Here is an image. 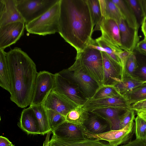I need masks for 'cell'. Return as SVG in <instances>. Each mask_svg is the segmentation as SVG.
I'll return each instance as SVG.
<instances>
[{"instance_id":"obj_1","label":"cell","mask_w":146,"mask_h":146,"mask_svg":"<svg viewBox=\"0 0 146 146\" xmlns=\"http://www.w3.org/2000/svg\"><path fill=\"white\" fill-rule=\"evenodd\" d=\"M58 33L77 53L91 42L94 26L88 0H60Z\"/></svg>"},{"instance_id":"obj_2","label":"cell","mask_w":146,"mask_h":146,"mask_svg":"<svg viewBox=\"0 0 146 146\" xmlns=\"http://www.w3.org/2000/svg\"><path fill=\"white\" fill-rule=\"evenodd\" d=\"M9 72L11 100L24 108L30 106L38 72L36 65L21 49L15 47L6 53Z\"/></svg>"},{"instance_id":"obj_3","label":"cell","mask_w":146,"mask_h":146,"mask_svg":"<svg viewBox=\"0 0 146 146\" xmlns=\"http://www.w3.org/2000/svg\"><path fill=\"white\" fill-rule=\"evenodd\" d=\"M74 62L95 80L99 86L102 84L104 69L101 51L88 46L77 53Z\"/></svg>"},{"instance_id":"obj_4","label":"cell","mask_w":146,"mask_h":146,"mask_svg":"<svg viewBox=\"0 0 146 146\" xmlns=\"http://www.w3.org/2000/svg\"><path fill=\"white\" fill-rule=\"evenodd\" d=\"M60 1L46 12L28 24L25 28L29 33L45 36L59 32Z\"/></svg>"},{"instance_id":"obj_5","label":"cell","mask_w":146,"mask_h":146,"mask_svg":"<svg viewBox=\"0 0 146 146\" xmlns=\"http://www.w3.org/2000/svg\"><path fill=\"white\" fill-rule=\"evenodd\" d=\"M52 90L69 99L79 106H83L88 100L78 84L72 79L59 72L55 74Z\"/></svg>"},{"instance_id":"obj_6","label":"cell","mask_w":146,"mask_h":146,"mask_svg":"<svg viewBox=\"0 0 146 146\" xmlns=\"http://www.w3.org/2000/svg\"><path fill=\"white\" fill-rule=\"evenodd\" d=\"M17 8L25 24L48 11L59 0H15Z\"/></svg>"},{"instance_id":"obj_7","label":"cell","mask_w":146,"mask_h":146,"mask_svg":"<svg viewBox=\"0 0 146 146\" xmlns=\"http://www.w3.org/2000/svg\"><path fill=\"white\" fill-rule=\"evenodd\" d=\"M58 72L76 82L88 99L92 98L99 87L97 83L75 62L68 68Z\"/></svg>"},{"instance_id":"obj_8","label":"cell","mask_w":146,"mask_h":146,"mask_svg":"<svg viewBox=\"0 0 146 146\" xmlns=\"http://www.w3.org/2000/svg\"><path fill=\"white\" fill-rule=\"evenodd\" d=\"M134 120L130 122L125 127L118 130H111L98 135L87 133L88 139L103 140L107 141L111 146H119L131 141L135 132V123Z\"/></svg>"},{"instance_id":"obj_9","label":"cell","mask_w":146,"mask_h":146,"mask_svg":"<svg viewBox=\"0 0 146 146\" xmlns=\"http://www.w3.org/2000/svg\"><path fill=\"white\" fill-rule=\"evenodd\" d=\"M55 75L46 71L38 72L30 106L42 103L48 93L53 90Z\"/></svg>"},{"instance_id":"obj_10","label":"cell","mask_w":146,"mask_h":146,"mask_svg":"<svg viewBox=\"0 0 146 146\" xmlns=\"http://www.w3.org/2000/svg\"><path fill=\"white\" fill-rule=\"evenodd\" d=\"M42 104L46 110L52 109L65 117L71 110L79 106L69 99L52 90L48 93Z\"/></svg>"},{"instance_id":"obj_11","label":"cell","mask_w":146,"mask_h":146,"mask_svg":"<svg viewBox=\"0 0 146 146\" xmlns=\"http://www.w3.org/2000/svg\"><path fill=\"white\" fill-rule=\"evenodd\" d=\"M25 23L17 22L0 27V49L15 43L24 34Z\"/></svg>"},{"instance_id":"obj_12","label":"cell","mask_w":146,"mask_h":146,"mask_svg":"<svg viewBox=\"0 0 146 146\" xmlns=\"http://www.w3.org/2000/svg\"><path fill=\"white\" fill-rule=\"evenodd\" d=\"M58 138L74 141L86 139L87 132L83 125L73 123L65 121L51 131Z\"/></svg>"},{"instance_id":"obj_13","label":"cell","mask_w":146,"mask_h":146,"mask_svg":"<svg viewBox=\"0 0 146 146\" xmlns=\"http://www.w3.org/2000/svg\"><path fill=\"white\" fill-rule=\"evenodd\" d=\"M97 30L101 31V36L105 40L121 49L119 28L116 21L102 17Z\"/></svg>"},{"instance_id":"obj_14","label":"cell","mask_w":146,"mask_h":146,"mask_svg":"<svg viewBox=\"0 0 146 146\" xmlns=\"http://www.w3.org/2000/svg\"><path fill=\"white\" fill-rule=\"evenodd\" d=\"M101 53L104 69L102 84L114 85L121 80L122 67L106 53Z\"/></svg>"},{"instance_id":"obj_15","label":"cell","mask_w":146,"mask_h":146,"mask_svg":"<svg viewBox=\"0 0 146 146\" xmlns=\"http://www.w3.org/2000/svg\"><path fill=\"white\" fill-rule=\"evenodd\" d=\"M131 105L126 99L121 96L99 99H88L83 107L90 112L95 109L110 107L127 109L130 108Z\"/></svg>"},{"instance_id":"obj_16","label":"cell","mask_w":146,"mask_h":146,"mask_svg":"<svg viewBox=\"0 0 146 146\" xmlns=\"http://www.w3.org/2000/svg\"><path fill=\"white\" fill-rule=\"evenodd\" d=\"M17 22L25 23L15 0H0V27Z\"/></svg>"},{"instance_id":"obj_17","label":"cell","mask_w":146,"mask_h":146,"mask_svg":"<svg viewBox=\"0 0 146 146\" xmlns=\"http://www.w3.org/2000/svg\"><path fill=\"white\" fill-rule=\"evenodd\" d=\"M117 23L120 31L121 49L123 50L133 52L139 41L138 29L135 30L129 28L123 19Z\"/></svg>"},{"instance_id":"obj_18","label":"cell","mask_w":146,"mask_h":146,"mask_svg":"<svg viewBox=\"0 0 146 146\" xmlns=\"http://www.w3.org/2000/svg\"><path fill=\"white\" fill-rule=\"evenodd\" d=\"M82 125L86 131L91 134L98 135L111 130V125L107 121L90 112L88 118Z\"/></svg>"},{"instance_id":"obj_19","label":"cell","mask_w":146,"mask_h":146,"mask_svg":"<svg viewBox=\"0 0 146 146\" xmlns=\"http://www.w3.org/2000/svg\"><path fill=\"white\" fill-rule=\"evenodd\" d=\"M127 109L110 107L100 108L92 110L90 112L95 114L107 121L111 127V130L121 129L119 117Z\"/></svg>"},{"instance_id":"obj_20","label":"cell","mask_w":146,"mask_h":146,"mask_svg":"<svg viewBox=\"0 0 146 146\" xmlns=\"http://www.w3.org/2000/svg\"><path fill=\"white\" fill-rule=\"evenodd\" d=\"M19 125L28 134H39L38 122L34 112L31 108L24 109L22 111Z\"/></svg>"},{"instance_id":"obj_21","label":"cell","mask_w":146,"mask_h":146,"mask_svg":"<svg viewBox=\"0 0 146 146\" xmlns=\"http://www.w3.org/2000/svg\"><path fill=\"white\" fill-rule=\"evenodd\" d=\"M49 146H111L109 143L92 139L71 141L57 137L53 135L49 141Z\"/></svg>"},{"instance_id":"obj_22","label":"cell","mask_w":146,"mask_h":146,"mask_svg":"<svg viewBox=\"0 0 146 146\" xmlns=\"http://www.w3.org/2000/svg\"><path fill=\"white\" fill-rule=\"evenodd\" d=\"M146 83L137 75H125L123 78L114 86L119 93L123 96Z\"/></svg>"},{"instance_id":"obj_23","label":"cell","mask_w":146,"mask_h":146,"mask_svg":"<svg viewBox=\"0 0 146 146\" xmlns=\"http://www.w3.org/2000/svg\"><path fill=\"white\" fill-rule=\"evenodd\" d=\"M99 1L103 17L114 19L117 23L122 19H124L118 7L111 0H99Z\"/></svg>"},{"instance_id":"obj_24","label":"cell","mask_w":146,"mask_h":146,"mask_svg":"<svg viewBox=\"0 0 146 146\" xmlns=\"http://www.w3.org/2000/svg\"><path fill=\"white\" fill-rule=\"evenodd\" d=\"M118 7L128 27L133 29H138L139 25L134 13L125 0H111Z\"/></svg>"},{"instance_id":"obj_25","label":"cell","mask_w":146,"mask_h":146,"mask_svg":"<svg viewBox=\"0 0 146 146\" xmlns=\"http://www.w3.org/2000/svg\"><path fill=\"white\" fill-rule=\"evenodd\" d=\"M30 106L33 110L37 119L39 129V134L44 135L51 132L46 110L42 103Z\"/></svg>"},{"instance_id":"obj_26","label":"cell","mask_w":146,"mask_h":146,"mask_svg":"<svg viewBox=\"0 0 146 146\" xmlns=\"http://www.w3.org/2000/svg\"><path fill=\"white\" fill-rule=\"evenodd\" d=\"M6 54L4 50L0 49V86L10 94L11 84Z\"/></svg>"},{"instance_id":"obj_27","label":"cell","mask_w":146,"mask_h":146,"mask_svg":"<svg viewBox=\"0 0 146 146\" xmlns=\"http://www.w3.org/2000/svg\"><path fill=\"white\" fill-rule=\"evenodd\" d=\"M89 112L83 106H78L71 110L66 116V121L71 123L82 125L88 119Z\"/></svg>"},{"instance_id":"obj_28","label":"cell","mask_w":146,"mask_h":146,"mask_svg":"<svg viewBox=\"0 0 146 146\" xmlns=\"http://www.w3.org/2000/svg\"><path fill=\"white\" fill-rule=\"evenodd\" d=\"M95 40L100 46L104 49V52L122 67L121 60L117 55L122 52L123 51L122 49L109 43L104 39L101 36L96 39Z\"/></svg>"},{"instance_id":"obj_29","label":"cell","mask_w":146,"mask_h":146,"mask_svg":"<svg viewBox=\"0 0 146 146\" xmlns=\"http://www.w3.org/2000/svg\"><path fill=\"white\" fill-rule=\"evenodd\" d=\"M121 96L122 95L114 85L102 84L98 87L92 98L89 99H99Z\"/></svg>"},{"instance_id":"obj_30","label":"cell","mask_w":146,"mask_h":146,"mask_svg":"<svg viewBox=\"0 0 146 146\" xmlns=\"http://www.w3.org/2000/svg\"><path fill=\"white\" fill-rule=\"evenodd\" d=\"M92 19L94 26L93 31L97 30L102 17L99 0H88Z\"/></svg>"},{"instance_id":"obj_31","label":"cell","mask_w":146,"mask_h":146,"mask_svg":"<svg viewBox=\"0 0 146 146\" xmlns=\"http://www.w3.org/2000/svg\"><path fill=\"white\" fill-rule=\"evenodd\" d=\"M123 96L131 105L146 99V83Z\"/></svg>"},{"instance_id":"obj_32","label":"cell","mask_w":146,"mask_h":146,"mask_svg":"<svg viewBox=\"0 0 146 146\" xmlns=\"http://www.w3.org/2000/svg\"><path fill=\"white\" fill-rule=\"evenodd\" d=\"M46 110L51 132L66 121V117L52 109Z\"/></svg>"},{"instance_id":"obj_33","label":"cell","mask_w":146,"mask_h":146,"mask_svg":"<svg viewBox=\"0 0 146 146\" xmlns=\"http://www.w3.org/2000/svg\"><path fill=\"white\" fill-rule=\"evenodd\" d=\"M135 120L136 139L146 140V122L137 115Z\"/></svg>"},{"instance_id":"obj_34","label":"cell","mask_w":146,"mask_h":146,"mask_svg":"<svg viewBox=\"0 0 146 146\" xmlns=\"http://www.w3.org/2000/svg\"><path fill=\"white\" fill-rule=\"evenodd\" d=\"M138 68L137 60L135 54L133 52L130 54L126 62L125 76L135 75V73Z\"/></svg>"},{"instance_id":"obj_35","label":"cell","mask_w":146,"mask_h":146,"mask_svg":"<svg viewBox=\"0 0 146 146\" xmlns=\"http://www.w3.org/2000/svg\"><path fill=\"white\" fill-rule=\"evenodd\" d=\"M135 111L129 108L127 109L119 117L121 129L125 127L130 122L135 119Z\"/></svg>"},{"instance_id":"obj_36","label":"cell","mask_w":146,"mask_h":146,"mask_svg":"<svg viewBox=\"0 0 146 146\" xmlns=\"http://www.w3.org/2000/svg\"><path fill=\"white\" fill-rule=\"evenodd\" d=\"M130 7L137 18L140 19L143 17V14L141 0H125Z\"/></svg>"},{"instance_id":"obj_37","label":"cell","mask_w":146,"mask_h":146,"mask_svg":"<svg viewBox=\"0 0 146 146\" xmlns=\"http://www.w3.org/2000/svg\"><path fill=\"white\" fill-rule=\"evenodd\" d=\"M133 52H131L128 51L123 50V51L117 55L119 58L122 64V80L124 78L125 74V66L126 62L129 56Z\"/></svg>"},{"instance_id":"obj_38","label":"cell","mask_w":146,"mask_h":146,"mask_svg":"<svg viewBox=\"0 0 146 146\" xmlns=\"http://www.w3.org/2000/svg\"><path fill=\"white\" fill-rule=\"evenodd\" d=\"M130 108L136 112L139 111H146V99L131 105Z\"/></svg>"},{"instance_id":"obj_39","label":"cell","mask_w":146,"mask_h":146,"mask_svg":"<svg viewBox=\"0 0 146 146\" xmlns=\"http://www.w3.org/2000/svg\"><path fill=\"white\" fill-rule=\"evenodd\" d=\"M135 49L140 53L146 56V38L138 42Z\"/></svg>"},{"instance_id":"obj_40","label":"cell","mask_w":146,"mask_h":146,"mask_svg":"<svg viewBox=\"0 0 146 146\" xmlns=\"http://www.w3.org/2000/svg\"><path fill=\"white\" fill-rule=\"evenodd\" d=\"M119 146H146V140L136 139L126 144Z\"/></svg>"},{"instance_id":"obj_41","label":"cell","mask_w":146,"mask_h":146,"mask_svg":"<svg viewBox=\"0 0 146 146\" xmlns=\"http://www.w3.org/2000/svg\"><path fill=\"white\" fill-rule=\"evenodd\" d=\"M138 76L142 80L146 81V65L141 66L138 72Z\"/></svg>"},{"instance_id":"obj_42","label":"cell","mask_w":146,"mask_h":146,"mask_svg":"<svg viewBox=\"0 0 146 146\" xmlns=\"http://www.w3.org/2000/svg\"><path fill=\"white\" fill-rule=\"evenodd\" d=\"M12 144L7 138L2 136H0V146H9Z\"/></svg>"},{"instance_id":"obj_43","label":"cell","mask_w":146,"mask_h":146,"mask_svg":"<svg viewBox=\"0 0 146 146\" xmlns=\"http://www.w3.org/2000/svg\"><path fill=\"white\" fill-rule=\"evenodd\" d=\"M141 29L144 35V38H146V16L142 18L141 23Z\"/></svg>"},{"instance_id":"obj_44","label":"cell","mask_w":146,"mask_h":146,"mask_svg":"<svg viewBox=\"0 0 146 146\" xmlns=\"http://www.w3.org/2000/svg\"><path fill=\"white\" fill-rule=\"evenodd\" d=\"M137 115L146 122V111H142L136 112Z\"/></svg>"},{"instance_id":"obj_45","label":"cell","mask_w":146,"mask_h":146,"mask_svg":"<svg viewBox=\"0 0 146 146\" xmlns=\"http://www.w3.org/2000/svg\"><path fill=\"white\" fill-rule=\"evenodd\" d=\"M141 2L142 8L143 16H146V0H141Z\"/></svg>"},{"instance_id":"obj_46","label":"cell","mask_w":146,"mask_h":146,"mask_svg":"<svg viewBox=\"0 0 146 146\" xmlns=\"http://www.w3.org/2000/svg\"><path fill=\"white\" fill-rule=\"evenodd\" d=\"M51 133V132H50L47 133L45 140L43 143V146H49V141Z\"/></svg>"},{"instance_id":"obj_47","label":"cell","mask_w":146,"mask_h":146,"mask_svg":"<svg viewBox=\"0 0 146 146\" xmlns=\"http://www.w3.org/2000/svg\"><path fill=\"white\" fill-rule=\"evenodd\" d=\"M9 146H15V145H13V144H12V145H10Z\"/></svg>"}]
</instances>
